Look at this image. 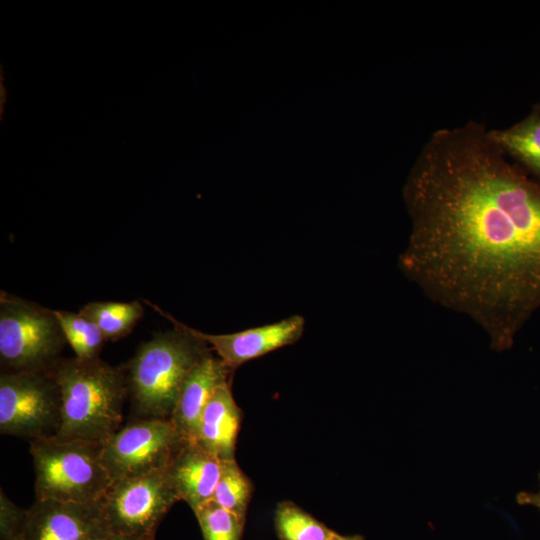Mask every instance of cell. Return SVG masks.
<instances>
[{"label":"cell","mask_w":540,"mask_h":540,"mask_svg":"<svg viewBox=\"0 0 540 540\" xmlns=\"http://www.w3.org/2000/svg\"><path fill=\"white\" fill-rule=\"evenodd\" d=\"M402 197L403 275L482 328L492 350H510L540 309V182L469 120L431 134Z\"/></svg>","instance_id":"6da1fadb"},{"label":"cell","mask_w":540,"mask_h":540,"mask_svg":"<svg viewBox=\"0 0 540 540\" xmlns=\"http://www.w3.org/2000/svg\"><path fill=\"white\" fill-rule=\"evenodd\" d=\"M61 392V424L56 439L104 444L119 429L129 397L125 368L100 357L61 358L51 370Z\"/></svg>","instance_id":"7a4b0ae2"},{"label":"cell","mask_w":540,"mask_h":540,"mask_svg":"<svg viewBox=\"0 0 540 540\" xmlns=\"http://www.w3.org/2000/svg\"><path fill=\"white\" fill-rule=\"evenodd\" d=\"M174 328L143 342L125 367L131 406L138 418L170 419L192 368L212 350L192 328L148 301Z\"/></svg>","instance_id":"3957f363"},{"label":"cell","mask_w":540,"mask_h":540,"mask_svg":"<svg viewBox=\"0 0 540 540\" xmlns=\"http://www.w3.org/2000/svg\"><path fill=\"white\" fill-rule=\"evenodd\" d=\"M103 444L56 438L30 442L37 500L98 504L113 482Z\"/></svg>","instance_id":"277c9868"},{"label":"cell","mask_w":540,"mask_h":540,"mask_svg":"<svg viewBox=\"0 0 540 540\" xmlns=\"http://www.w3.org/2000/svg\"><path fill=\"white\" fill-rule=\"evenodd\" d=\"M67 341L53 309L1 291V372H46L61 359Z\"/></svg>","instance_id":"5b68a950"},{"label":"cell","mask_w":540,"mask_h":540,"mask_svg":"<svg viewBox=\"0 0 540 540\" xmlns=\"http://www.w3.org/2000/svg\"><path fill=\"white\" fill-rule=\"evenodd\" d=\"M164 470L113 480L99 502L110 534L155 540L159 524L179 501Z\"/></svg>","instance_id":"8992f818"},{"label":"cell","mask_w":540,"mask_h":540,"mask_svg":"<svg viewBox=\"0 0 540 540\" xmlns=\"http://www.w3.org/2000/svg\"><path fill=\"white\" fill-rule=\"evenodd\" d=\"M61 392L51 372H1L0 432L31 441L55 438Z\"/></svg>","instance_id":"52a82bcc"},{"label":"cell","mask_w":540,"mask_h":540,"mask_svg":"<svg viewBox=\"0 0 540 540\" xmlns=\"http://www.w3.org/2000/svg\"><path fill=\"white\" fill-rule=\"evenodd\" d=\"M170 419L137 418L102 446V461L112 480L162 471L181 445Z\"/></svg>","instance_id":"ba28073f"},{"label":"cell","mask_w":540,"mask_h":540,"mask_svg":"<svg viewBox=\"0 0 540 540\" xmlns=\"http://www.w3.org/2000/svg\"><path fill=\"white\" fill-rule=\"evenodd\" d=\"M108 535L99 503L35 499L23 510L12 540H97Z\"/></svg>","instance_id":"9c48e42d"},{"label":"cell","mask_w":540,"mask_h":540,"mask_svg":"<svg viewBox=\"0 0 540 540\" xmlns=\"http://www.w3.org/2000/svg\"><path fill=\"white\" fill-rule=\"evenodd\" d=\"M305 320L300 315L279 322L229 334H208L192 331L204 340L211 350L232 370L281 347L298 341L303 334Z\"/></svg>","instance_id":"30bf717a"},{"label":"cell","mask_w":540,"mask_h":540,"mask_svg":"<svg viewBox=\"0 0 540 540\" xmlns=\"http://www.w3.org/2000/svg\"><path fill=\"white\" fill-rule=\"evenodd\" d=\"M222 461L195 441H186L165 468L167 479L179 500L195 512L213 499Z\"/></svg>","instance_id":"8fae6325"},{"label":"cell","mask_w":540,"mask_h":540,"mask_svg":"<svg viewBox=\"0 0 540 540\" xmlns=\"http://www.w3.org/2000/svg\"><path fill=\"white\" fill-rule=\"evenodd\" d=\"M230 369L212 352L189 372L179 392L170 421L183 441H196L202 412L214 391L230 381Z\"/></svg>","instance_id":"7c38bea8"},{"label":"cell","mask_w":540,"mask_h":540,"mask_svg":"<svg viewBox=\"0 0 540 540\" xmlns=\"http://www.w3.org/2000/svg\"><path fill=\"white\" fill-rule=\"evenodd\" d=\"M242 413L231 391L230 381L220 385L206 404L196 441L221 461L235 459Z\"/></svg>","instance_id":"4fadbf2b"},{"label":"cell","mask_w":540,"mask_h":540,"mask_svg":"<svg viewBox=\"0 0 540 540\" xmlns=\"http://www.w3.org/2000/svg\"><path fill=\"white\" fill-rule=\"evenodd\" d=\"M490 138L516 164L540 182V112L532 109L524 119L504 129L488 130Z\"/></svg>","instance_id":"5bb4252c"},{"label":"cell","mask_w":540,"mask_h":540,"mask_svg":"<svg viewBox=\"0 0 540 540\" xmlns=\"http://www.w3.org/2000/svg\"><path fill=\"white\" fill-rule=\"evenodd\" d=\"M81 314L101 330L106 342L127 336L141 320L144 307L139 301H92L84 305Z\"/></svg>","instance_id":"9a60e30c"},{"label":"cell","mask_w":540,"mask_h":540,"mask_svg":"<svg viewBox=\"0 0 540 540\" xmlns=\"http://www.w3.org/2000/svg\"><path fill=\"white\" fill-rule=\"evenodd\" d=\"M274 525L279 540H330L333 530L291 501L278 503Z\"/></svg>","instance_id":"2e32d148"},{"label":"cell","mask_w":540,"mask_h":540,"mask_svg":"<svg viewBox=\"0 0 540 540\" xmlns=\"http://www.w3.org/2000/svg\"><path fill=\"white\" fill-rule=\"evenodd\" d=\"M252 491L253 484L239 467L236 459L222 461L213 500L246 521Z\"/></svg>","instance_id":"e0dca14e"},{"label":"cell","mask_w":540,"mask_h":540,"mask_svg":"<svg viewBox=\"0 0 540 540\" xmlns=\"http://www.w3.org/2000/svg\"><path fill=\"white\" fill-rule=\"evenodd\" d=\"M54 311L75 357L81 360L99 357L106 340L98 326L80 312Z\"/></svg>","instance_id":"ac0fdd59"},{"label":"cell","mask_w":540,"mask_h":540,"mask_svg":"<svg viewBox=\"0 0 540 540\" xmlns=\"http://www.w3.org/2000/svg\"><path fill=\"white\" fill-rule=\"evenodd\" d=\"M204 540H242L245 522L213 499L194 512Z\"/></svg>","instance_id":"d6986e66"},{"label":"cell","mask_w":540,"mask_h":540,"mask_svg":"<svg viewBox=\"0 0 540 540\" xmlns=\"http://www.w3.org/2000/svg\"><path fill=\"white\" fill-rule=\"evenodd\" d=\"M519 504H528L540 509V493L521 492L517 495Z\"/></svg>","instance_id":"ffe728a7"},{"label":"cell","mask_w":540,"mask_h":540,"mask_svg":"<svg viewBox=\"0 0 540 540\" xmlns=\"http://www.w3.org/2000/svg\"><path fill=\"white\" fill-rule=\"evenodd\" d=\"M330 540H364L363 537L359 535H342L335 531H333V534L331 536Z\"/></svg>","instance_id":"44dd1931"},{"label":"cell","mask_w":540,"mask_h":540,"mask_svg":"<svg viewBox=\"0 0 540 540\" xmlns=\"http://www.w3.org/2000/svg\"><path fill=\"white\" fill-rule=\"evenodd\" d=\"M97 540H136V539L110 534V535H108L106 537H103V538H100V539H97Z\"/></svg>","instance_id":"7402d4cb"},{"label":"cell","mask_w":540,"mask_h":540,"mask_svg":"<svg viewBox=\"0 0 540 540\" xmlns=\"http://www.w3.org/2000/svg\"><path fill=\"white\" fill-rule=\"evenodd\" d=\"M533 108L540 112V102L536 104Z\"/></svg>","instance_id":"603a6c76"},{"label":"cell","mask_w":540,"mask_h":540,"mask_svg":"<svg viewBox=\"0 0 540 540\" xmlns=\"http://www.w3.org/2000/svg\"><path fill=\"white\" fill-rule=\"evenodd\" d=\"M539 479H540V476H539Z\"/></svg>","instance_id":"cb8c5ba5"}]
</instances>
